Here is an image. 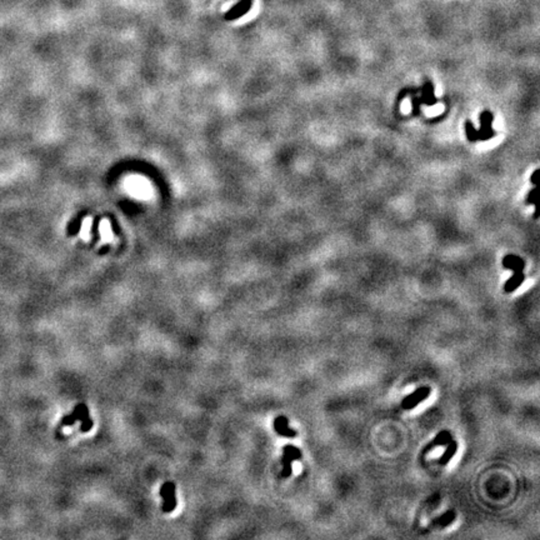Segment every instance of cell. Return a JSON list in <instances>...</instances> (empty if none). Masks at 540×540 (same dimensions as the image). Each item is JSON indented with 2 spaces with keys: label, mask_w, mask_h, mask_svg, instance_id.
Segmentation results:
<instances>
[{
  "label": "cell",
  "mask_w": 540,
  "mask_h": 540,
  "mask_svg": "<svg viewBox=\"0 0 540 540\" xmlns=\"http://www.w3.org/2000/svg\"><path fill=\"white\" fill-rule=\"evenodd\" d=\"M451 440H453V437H451L450 433L446 432V430H443V432H440L439 434H438L437 437L434 438L433 443L430 444L428 448H432V446H434V445H439V446L446 445V444L450 443Z\"/></svg>",
  "instance_id": "13"
},
{
  "label": "cell",
  "mask_w": 540,
  "mask_h": 540,
  "mask_svg": "<svg viewBox=\"0 0 540 540\" xmlns=\"http://www.w3.org/2000/svg\"><path fill=\"white\" fill-rule=\"evenodd\" d=\"M177 488L173 482H165L160 488V496L163 498L161 510L164 513H173L177 508Z\"/></svg>",
  "instance_id": "2"
},
{
  "label": "cell",
  "mask_w": 540,
  "mask_h": 540,
  "mask_svg": "<svg viewBox=\"0 0 540 540\" xmlns=\"http://www.w3.org/2000/svg\"><path fill=\"white\" fill-rule=\"evenodd\" d=\"M455 517H456L455 511L448 510L446 513H444L443 515L435 518L432 523V527H442V528L448 527V525H450L451 523L455 520Z\"/></svg>",
  "instance_id": "11"
},
{
  "label": "cell",
  "mask_w": 540,
  "mask_h": 540,
  "mask_svg": "<svg viewBox=\"0 0 540 540\" xmlns=\"http://www.w3.org/2000/svg\"><path fill=\"white\" fill-rule=\"evenodd\" d=\"M408 93H409V89H403V90H400V93H399L398 98H396V100H398V103H400V101L403 100L404 98H405L406 95H408Z\"/></svg>",
  "instance_id": "19"
},
{
  "label": "cell",
  "mask_w": 540,
  "mask_h": 540,
  "mask_svg": "<svg viewBox=\"0 0 540 540\" xmlns=\"http://www.w3.org/2000/svg\"><path fill=\"white\" fill-rule=\"evenodd\" d=\"M456 450H458V445H456L455 440L453 439L450 443L446 444V450L444 451L443 455L440 456V459H439L440 465H445V464H448L449 461L453 459V456L455 455Z\"/></svg>",
  "instance_id": "12"
},
{
  "label": "cell",
  "mask_w": 540,
  "mask_h": 540,
  "mask_svg": "<svg viewBox=\"0 0 540 540\" xmlns=\"http://www.w3.org/2000/svg\"><path fill=\"white\" fill-rule=\"evenodd\" d=\"M525 275L524 272H514V274L509 278L508 280L504 284V292L505 293H513L520 287V285L524 283Z\"/></svg>",
  "instance_id": "10"
},
{
  "label": "cell",
  "mask_w": 540,
  "mask_h": 540,
  "mask_svg": "<svg viewBox=\"0 0 540 540\" xmlns=\"http://www.w3.org/2000/svg\"><path fill=\"white\" fill-rule=\"evenodd\" d=\"M494 115L491 111L483 110L479 114L480 128L478 129V142H488L495 137V130L493 129Z\"/></svg>",
  "instance_id": "1"
},
{
  "label": "cell",
  "mask_w": 540,
  "mask_h": 540,
  "mask_svg": "<svg viewBox=\"0 0 540 540\" xmlns=\"http://www.w3.org/2000/svg\"><path fill=\"white\" fill-rule=\"evenodd\" d=\"M420 100H422V104H424L427 106H434L435 104H438V99L435 97L434 84L430 80L425 82V84L423 85Z\"/></svg>",
  "instance_id": "8"
},
{
  "label": "cell",
  "mask_w": 540,
  "mask_h": 540,
  "mask_svg": "<svg viewBox=\"0 0 540 540\" xmlns=\"http://www.w3.org/2000/svg\"><path fill=\"white\" fill-rule=\"evenodd\" d=\"M93 425H94V422H93L92 416H89L88 419L83 420V422H82V425H80V432H83V433L89 432V430L93 428Z\"/></svg>",
  "instance_id": "17"
},
{
  "label": "cell",
  "mask_w": 540,
  "mask_h": 540,
  "mask_svg": "<svg viewBox=\"0 0 540 540\" xmlns=\"http://www.w3.org/2000/svg\"><path fill=\"white\" fill-rule=\"evenodd\" d=\"M465 135L470 143L478 142V129H475L474 124L470 120L465 121Z\"/></svg>",
  "instance_id": "14"
},
{
  "label": "cell",
  "mask_w": 540,
  "mask_h": 540,
  "mask_svg": "<svg viewBox=\"0 0 540 540\" xmlns=\"http://www.w3.org/2000/svg\"><path fill=\"white\" fill-rule=\"evenodd\" d=\"M503 266L513 272H523L525 268V261L515 254H508L503 259Z\"/></svg>",
  "instance_id": "9"
},
{
  "label": "cell",
  "mask_w": 540,
  "mask_h": 540,
  "mask_svg": "<svg viewBox=\"0 0 540 540\" xmlns=\"http://www.w3.org/2000/svg\"><path fill=\"white\" fill-rule=\"evenodd\" d=\"M90 416L89 414V409H88L87 404H78L77 406L74 408V410H73V413L69 414V415H65L61 419V423H60V428L61 427H71V425H74L77 422H80L82 423L83 420L88 419Z\"/></svg>",
  "instance_id": "5"
},
{
  "label": "cell",
  "mask_w": 540,
  "mask_h": 540,
  "mask_svg": "<svg viewBox=\"0 0 540 540\" xmlns=\"http://www.w3.org/2000/svg\"><path fill=\"white\" fill-rule=\"evenodd\" d=\"M430 393H432V389H430L429 387L418 388L415 392H413L411 394H409L408 396H405V398L403 399V401H401V408H403L404 410H411V409L415 408L418 404L424 401L425 399L430 395Z\"/></svg>",
  "instance_id": "4"
},
{
  "label": "cell",
  "mask_w": 540,
  "mask_h": 540,
  "mask_svg": "<svg viewBox=\"0 0 540 540\" xmlns=\"http://www.w3.org/2000/svg\"><path fill=\"white\" fill-rule=\"evenodd\" d=\"M301 451L299 450L296 446L294 445H285L283 448V458H282V464H283V470H282V478H289L293 473V461L299 460L301 459Z\"/></svg>",
  "instance_id": "3"
},
{
  "label": "cell",
  "mask_w": 540,
  "mask_h": 540,
  "mask_svg": "<svg viewBox=\"0 0 540 540\" xmlns=\"http://www.w3.org/2000/svg\"><path fill=\"white\" fill-rule=\"evenodd\" d=\"M251 5H253V0H242L238 4H235L227 14H225V19L227 20H235L238 18H242L245 14L250 10Z\"/></svg>",
  "instance_id": "6"
},
{
  "label": "cell",
  "mask_w": 540,
  "mask_h": 540,
  "mask_svg": "<svg viewBox=\"0 0 540 540\" xmlns=\"http://www.w3.org/2000/svg\"><path fill=\"white\" fill-rule=\"evenodd\" d=\"M538 175H539V169H535V170L533 171V174L530 175V183H532L533 185L538 184Z\"/></svg>",
  "instance_id": "18"
},
{
  "label": "cell",
  "mask_w": 540,
  "mask_h": 540,
  "mask_svg": "<svg viewBox=\"0 0 540 540\" xmlns=\"http://www.w3.org/2000/svg\"><path fill=\"white\" fill-rule=\"evenodd\" d=\"M537 196H538V188L537 185H534L533 189L529 190L527 198H525V204L527 205H535L537 204Z\"/></svg>",
  "instance_id": "15"
},
{
  "label": "cell",
  "mask_w": 540,
  "mask_h": 540,
  "mask_svg": "<svg viewBox=\"0 0 540 540\" xmlns=\"http://www.w3.org/2000/svg\"><path fill=\"white\" fill-rule=\"evenodd\" d=\"M422 100H420V98L415 97V95H413L411 97V108H413V115L418 116L420 115V108H422Z\"/></svg>",
  "instance_id": "16"
},
{
  "label": "cell",
  "mask_w": 540,
  "mask_h": 540,
  "mask_svg": "<svg viewBox=\"0 0 540 540\" xmlns=\"http://www.w3.org/2000/svg\"><path fill=\"white\" fill-rule=\"evenodd\" d=\"M534 219H539V208H538V205L535 206V211H534Z\"/></svg>",
  "instance_id": "20"
},
{
  "label": "cell",
  "mask_w": 540,
  "mask_h": 540,
  "mask_svg": "<svg viewBox=\"0 0 540 540\" xmlns=\"http://www.w3.org/2000/svg\"><path fill=\"white\" fill-rule=\"evenodd\" d=\"M274 430L277 432V434L282 435V437H287V438L296 437V430L289 428V424H288V418L284 415H280L275 418Z\"/></svg>",
  "instance_id": "7"
}]
</instances>
